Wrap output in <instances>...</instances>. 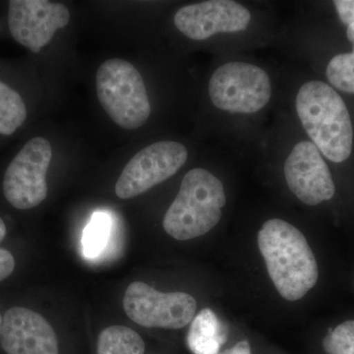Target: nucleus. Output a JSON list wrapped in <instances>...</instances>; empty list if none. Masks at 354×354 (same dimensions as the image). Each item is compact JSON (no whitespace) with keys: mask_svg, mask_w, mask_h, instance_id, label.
Masks as SVG:
<instances>
[{"mask_svg":"<svg viewBox=\"0 0 354 354\" xmlns=\"http://www.w3.org/2000/svg\"><path fill=\"white\" fill-rule=\"evenodd\" d=\"M258 246L281 297L297 301L315 286L319 278L315 255L295 225L281 218L266 221L258 232Z\"/></svg>","mask_w":354,"mask_h":354,"instance_id":"obj_1","label":"nucleus"},{"mask_svg":"<svg viewBox=\"0 0 354 354\" xmlns=\"http://www.w3.org/2000/svg\"><path fill=\"white\" fill-rule=\"evenodd\" d=\"M297 111L320 153L334 162L348 160L353 151V123L337 91L321 81L305 83L298 91Z\"/></svg>","mask_w":354,"mask_h":354,"instance_id":"obj_2","label":"nucleus"},{"mask_svg":"<svg viewBox=\"0 0 354 354\" xmlns=\"http://www.w3.org/2000/svg\"><path fill=\"white\" fill-rule=\"evenodd\" d=\"M225 203V188L218 177L207 169H191L165 213L164 230L176 241L202 236L220 223Z\"/></svg>","mask_w":354,"mask_h":354,"instance_id":"obj_3","label":"nucleus"},{"mask_svg":"<svg viewBox=\"0 0 354 354\" xmlns=\"http://www.w3.org/2000/svg\"><path fill=\"white\" fill-rule=\"evenodd\" d=\"M100 104L123 129H138L150 118L151 104L143 78L130 62L106 60L95 76Z\"/></svg>","mask_w":354,"mask_h":354,"instance_id":"obj_4","label":"nucleus"},{"mask_svg":"<svg viewBox=\"0 0 354 354\" xmlns=\"http://www.w3.org/2000/svg\"><path fill=\"white\" fill-rule=\"evenodd\" d=\"M53 148L44 137H32L7 165L2 177V193L12 208H36L48 197L46 174Z\"/></svg>","mask_w":354,"mask_h":354,"instance_id":"obj_5","label":"nucleus"},{"mask_svg":"<svg viewBox=\"0 0 354 354\" xmlns=\"http://www.w3.org/2000/svg\"><path fill=\"white\" fill-rule=\"evenodd\" d=\"M209 95L221 111L255 113L271 99V81L265 70L256 65L228 62L218 67L209 79Z\"/></svg>","mask_w":354,"mask_h":354,"instance_id":"obj_6","label":"nucleus"},{"mask_svg":"<svg viewBox=\"0 0 354 354\" xmlns=\"http://www.w3.org/2000/svg\"><path fill=\"white\" fill-rule=\"evenodd\" d=\"M123 308L133 322L146 328L178 330L192 322L197 302L185 292H160L142 281L128 286Z\"/></svg>","mask_w":354,"mask_h":354,"instance_id":"obj_7","label":"nucleus"},{"mask_svg":"<svg viewBox=\"0 0 354 354\" xmlns=\"http://www.w3.org/2000/svg\"><path fill=\"white\" fill-rule=\"evenodd\" d=\"M187 158V149L178 142L160 141L147 146L121 172L115 185L116 195L127 200L143 194L174 176Z\"/></svg>","mask_w":354,"mask_h":354,"instance_id":"obj_8","label":"nucleus"},{"mask_svg":"<svg viewBox=\"0 0 354 354\" xmlns=\"http://www.w3.org/2000/svg\"><path fill=\"white\" fill-rule=\"evenodd\" d=\"M69 20L67 7L57 2L10 0L7 4V26L11 36L34 53H41Z\"/></svg>","mask_w":354,"mask_h":354,"instance_id":"obj_9","label":"nucleus"},{"mask_svg":"<svg viewBox=\"0 0 354 354\" xmlns=\"http://www.w3.org/2000/svg\"><path fill=\"white\" fill-rule=\"evenodd\" d=\"M283 171L291 192L304 204L317 206L334 197L329 167L313 142L298 143L286 158Z\"/></svg>","mask_w":354,"mask_h":354,"instance_id":"obj_10","label":"nucleus"},{"mask_svg":"<svg viewBox=\"0 0 354 354\" xmlns=\"http://www.w3.org/2000/svg\"><path fill=\"white\" fill-rule=\"evenodd\" d=\"M251 21L246 7L232 0H209L183 6L174 25L187 38L204 41L220 32L244 31Z\"/></svg>","mask_w":354,"mask_h":354,"instance_id":"obj_11","label":"nucleus"},{"mask_svg":"<svg viewBox=\"0 0 354 354\" xmlns=\"http://www.w3.org/2000/svg\"><path fill=\"white\" fill-rule=\"evenodd\" d=\"M6 354H59L57 334L41 314L25 307L7 310L0 329Z\"/></svg>","mask_w":354,"mask_h":354,"instance_id":"obj_12","label":"nucleus"},{"mask_svg":"<svg viewBox=\"0 0 354 354\" xmlns=\"http://www.w3.org/2000/svg\"><path fill=\"white\" fill-rule=\"evenodd\" d=\"M227 341V328L212 309L201 310L191 322L188 348L194 354H218Z\"/></svg>","mask_w":354,"mask_h":354,"instance_id":"obj_13","label":"nucleus"},{"mask_svg":"<svg viewBox=\"0 0 354 354\" xmlns=\"http://www.w3.org/2000/svg\"><path fill=\"white\" fill-rule=\"evenodd\" d=\"M29 118L27 102L20 91L0 78V136L10 137Z\"/></svg>","mask_w":354,"mask_h":354,"instance_id":"obj_14","label":"nucleus"},{"mask_svg":"<svg viewBox=\"0 0 354 354\" xmlns=\"http://www.w3.org/2000/svg\"><path fill=\"white\" fill-rule=\"evenodd\" d=\"M145 342L138 333L125 326H111L97 339V354H144Z\"/></svg>","mask_w":354,"mask_h":354,"instance_id":"obj_15","label":"nucleus"},{"mask_svg":"<svg viewBox=\"0 0 354 354\" xmlns=\"http://www.w3.org/2000/svg\"><path fill=\"white\" fill-rule=\"evenodd\" d=\"M111 221L108 215L95 213L88 227L84 230V253L88 258L100 255L108 244Z\"/></svg>","mask_w":354,"mask_h":354,"instance_id":"obj_16","label":"nucleus"},{"mask_svg":"<svg viewBox=\"0 0 354 354\" xmlns=\"http://www.w3.org/2000/svg\"><path fill=\"white\" fill-rule=\"evenodd\" d=\"M326 75L335 88L354 94V46L351 53H341L330 59Z\"/></svg>","mask_w":354,"mask_h":354,"instance_id":"obj_17","label":"nucleus"},{"mask_svg":"<svg viewBox=\"0 0 354 354\" xmlns=\"http://www.w3.org/2000/svg\"><path fill=\"white\" fill-rule=\"evenodd\" d=\"M327 354H354V320L339 324L323 339Z\"/></svg>","mask_w":354,"mask_h":354,"instance_id":"obj_18","label":"nucleus"},{"mask_svg":"<svg viewBox=\"0 0 354 354\" xmlns=\"http://www.w3.org/2000/svg\"><path fill=\"white\" fill-rule=\"evenodd\" d=\"M334 4L344 24L349 25L354 22V0H335Z\"/></svg>","mask_w":354,"mask_h":354,"instance_id":"obj_19","label":"nucleus"},{"mask_svg":"<svg viewBox=\"0 0 354 354\" xmlns=\"http://www.w3.org/2000/svg\"><path fill=\"white\" fill-rule=\"evenodd\" d=\"M15 269V259L10 251L0 248V281L10 277Z\"/></svg>","mask_w":354,"mask_h":354,"instance_id":"obj_20","label":"nucleus"},{"mask_svg":"<svg viewBox=\"0 0 354 354\" xmlns=\"http://www.w3.org/2000/svg\"><path fill=\"white\" fill-rule=\"evenodd\" d=\"M218 354H252V348H251L249 342L243 339V341L236 342L230 348L221 351Z\"/></svg>","mask_w":354,"mask_h":354,"instance_id":"obj_21","label":"nucleus"},{"mask_svg":"<svg viewBox=\"0 0 354 354\" xmlns=\"http://www.w3.org/2000/svg\"><path fill=\"white\" fill-rule=\"evenodd\" d=\"M7 234V227L6 221H3V218L0 216V242L3 241L6 239Z\"/></svg>","mask_w":354,"mask_h":354,"instance_id":"obj_22","label":"nucleus"},{"mask_svg":"<svg viewBox=\"0 0 354 354\" xmlns=\"http://www.w3.org/2000/svg\"><path fill=\"white\" fill-rule=\"evenodd\" d=\"M346 36H348V39L349 41L353 44L354 46V22L351 23V24L348 25V30H346Z\"/></svg>","mask_w":354,"mask_h":354,"instance_id":"obj_23","label":"nucleus"},{"mask_svg":"<svg viewBox=\"0 0 354 354\" xmlns=\"http://www.w3.org/2000/svg\"><path fill=\"white\" fill-rule=\"evenodd\" d=\"M1 324H2V318H1V315H0V329H1Z\"/></svg>","mask_w":354,"mask_h":354,"instance_id":"obj_24","label":"nucleus"}]
</instances>
